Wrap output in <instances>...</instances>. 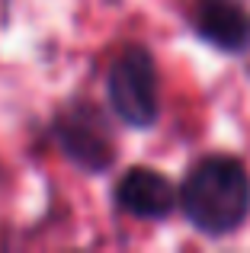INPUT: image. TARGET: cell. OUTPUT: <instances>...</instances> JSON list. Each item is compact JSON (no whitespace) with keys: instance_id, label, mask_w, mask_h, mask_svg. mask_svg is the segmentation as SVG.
<instances>
[{"instance_id":"6da1fadb","label":"cell","mask_w":250,"mask_h":253,"mask_svg":"<svg viewBox=\"0 0 250 253\" xmlns=\"http://www.w3.org/2000/svg\"><path fill=\"white\" fill-rule=\"evenodd\" d=\"M176 211L208 241L234 237L250 221V170L234 154L196 157L176 183Z\"/></svg>"},{"instance_id":"7a4b0ae2","label":"cell","mask_w":250,"mask_h":253,"mask_svg":"<svg viewBox=\"0 0 250 253\" xmlns=\"http://www.w3.org/2000/svg\"><path fill=\"white\" fill-rule=\"evenodd\" d=\"M106 106L125 128L151 131L161 122V68L144 42H128L109 61Z\"/></svg>"},{"instance_id":"3957f363","label":"cell","mask_w":250,"mask_h":253,"mask_svg":"<svg viewBox=\"0 0 250 253\" xmlns=\"http://www.w3.org/2000/svg\"><path fill=\"white\" fill-rule=\"evenodd\" d=\"M51 138L58 151L68 157L81 173L100 176L116 167L119 138L109 122V112L93 99H71L51 119Z\"/></svg>"},{"instance_id":"277c9868","label":"cell","mask_w":250,"mask_h":253,"mask_svg":"<svg viewBox=\"0 0 250 253\" xmlns=\"http://www.w3.org/2000/svg\"><path fill=\"white\" fill-rule=\"evenodd\" d=\"M186 26L202 45L218 55H250V3L247 0H189Z\"/></svg>"},{"instance_id":"5b68a950","label":"cell","mask_w":250,"mask_h":253,"mask_svg":"<svg viewBox=\"0 0 250 253\" xmlns=\"http://www.w3.org/2000/svg\"><path fill=\"white\" fill-rule=\"evenodd\" d=\"M113 205L116 211L135 221L161 224L176 215V183L157 167H135L122 170L113 183Z\"/></svg>"}]
</instances>
